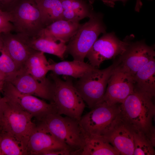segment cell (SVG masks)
I'll return each mask as SVG.
<instances>
[{
    "label": "cell",
    "instance_id": "obj_1",
    "mask_svg": "<svg viewBox=\"0 0 155 155\" xmlns=\"http://www.w3.org/2000/svg\"><path fill=\"white\" fill-rule=\"evenodd\" d=\"M152 98L135 88L119 105L120 117L135 130H151L154 128L152 122L155 114Z\"/></svg>",
    "mask_w": 155,
    "mask_h": 155
},
{
    "label": "cell",
    "instance_id": "obj_2",
    "mask_svg": "<svg viewBox=\"0 0 155 155\" xmlns=\"http://www.w3.org/2000/svg\"><path fill=\"white\" fill-rule=\"evenodd\" d=\"M1 114L0 126L1 131L15 138L21 144L27 155V145L30 135L36 124L32 115L1 97Z\"/></svg>",
    "mask_w": 155,
    "mask_h": 155
},
{
    "label": "cell",
    "instance_id": "obj_3",
    "mask_svg": "<svg viewBox=\"0 0 155 155\" xmlns=\"http://www.w3.org/2000/svg\"><path fill=\"white\" fill-rule=\"evenodd\" d=\"M49 77L53 83L52 100L57 114L80 121L85 107L84 102L71 80H62L52 72Z\"/></svg>",
    "mask_w": 155,
    "mask_h": 155
},
{
    "label": "cell",
    "instance_id": "obj_4",
    "mask_svg": "<svg viewBox=\"0 0 155 155\" xmlns=\"http://www.w3.org/2000/svg\"><path fill=\"white\" fill-rule=\"evenodd\" d=\"M8 11L17 34L36 37L45 27L35 0H16Z\"/></svg>",
    "mask_w": 155,
    "mask_h": 155
},
{
    "label": "cell",
    "instance_id": "obj_5",
    "mask_svg": "<svg viewBox=\"0 0 155 155\" xmlns=\"http://www.w3.org/2000/svg\"><path fill=\"white\" fill-rule=\"evenodd\" d=\"M89 20L81 24L75 34L67 45L66 53L74 60L84 61L86 55L101 33L106 32L103 15L94 11Z\"/></svg>",
    "mask_w": 155,
    "mask_h": 155
},
{
    "label": "cell",
    "instance_id": "obj_6",
    "mask_svg": "<svg viewBox=\"0 0 155 155\" xmlns=\"http://www.w3.org/2000/svg\"><path fill=\"white\" fill-rule=\"evenodd\" d=\"M42 123L58 140L64 143L77 155H80L85 143V137L79 121L62 116L57 113L47 115L38 120Z\"/></svg>",
    "mask_w": 155,
    "mask_h": 155
},
{
    "label": "cell",
    "instance_id": "obj_7",
    "mask_svg": "<svg viewBox=\"0 0 155 155\" xmlns=\"http://www.w3.org/2000/svg\"><path fill=\"white\" fill-rule=\"evenodd\" d=\"M118 64L117 60L104 69L94 68L79 78L74 85L89 108L92 109L102 100L109 80Z\"/></svg>",
    "mask_w": 155,
    "mask_h": 155
},
{
    "label": "cell",
    "instance_id": "obj_8",
    "mask_svg": "<svg viewBox=\"0 0 155 155\" xmlns=\"http://www.w3.org/2000/svg\"><path fill=\"white\" fill-rule=\"evenodd\" d=\"M120 112L117 104L110 105L102 101L98 103L90 111L82 116L79 121L84 137L103 135Z\"/></svg>",
    "mask_w": 155,
    "mask_h": 155
},
{
    "label": "cell",
    "instance_id": "obj_9",
    "mask_svg": "<svg viewBox=\"0 0 155 155\" xmlns=\"http://www.w3.org/2000/svg\"><path fill=\"white\" fill-rule=\"evenodd\" d=\"M2 93L6 100L29 113L37 120L49 114L57 113L53 103H48L33 95L21 92L9 82H4Z\"/></svg>",
    "mask_w": 155,
    "mask_h": 155
},
{
    "label": "cell",
    "instance_id": "obj_10",
    "mask_svg": "<svg viewBox=\"0 0 155 155\" xmlns=\"http://www.w3.org/2000/svg\"><path fill=\"white\" fill-rule=\"evenodd\" d=\"M129 42L120 40L113 33L105 32L95 42L86 57L92 66L97 68L104 61L121 55Z\"/></svg>",
    "mask_w": 155,
    "mask_h": 155
},
{
    "label": "cell",
    "instance_id": "obj_11",
    "mask_svg": "<svg viewBox=\"0 0 155 155\" xmlns=\"http://www.w3.org/2000/svg\"><path fill=\"white\" fill-rule=\"evenodd\" d=\"M118 65L109 80L100 101L110 105L121 103L133 92L135 88L134 76L123 70Z\"/></svg>",
    "mask_w": 155,
    "mask_h": 155
},
{
    "label": "cell",
    "instance_id": "obj_12",
    "mask_svg": "<svg viewBox=\"0 0 155 155\" xmlns=\"http://www.w3.org/2000/svg\"><path fill=\"white\" fill-rule=\"evenodd\" d=\"M155 56L154 48L144 42H129L125 51L119 56L118 66L134 76L144 65L155 59Z\"/></svg>",
    "mask_w": 155,
    "mask_h": 155
},
{
    "label": "cell",
    "instance_id": "obj_13",
    "mask_svg": "<svg viewBox=\"0 0 155 155\" xmlns=\"http://www.w3.org/2000/svg\"><path fill=\"white\" fill-rule=\"evenodd\" d=\"M5 81L11 83L21 92L51 101L53 83L49 77L39 81L21 69Z\"/></svg>",
    "mask_w": 155,
    "mask_h": 155
},
{
    "label": "cell",
    "instance_id": "obj_14",
    "mask_svg": "<svg viewBox=\"0 0 155 155\" xmlns=\"http://www.w3.org/2000/svg\"><path fill=\"white\" fill-rule=\"evenodd\" d=\"M135 130L120 117V113L103 136L120 154L133 155Z\"/></svg>",
    "mask_w": 155,
    "mask_h": 155
},
{
    "label": "cell",
    "instance_id": "obj_15",
    "mask_svg": "<svg viewBox=\"0 0 155 155\" xmlns=\"http://www.w3.org/2000/svg\"><path fill=\"white\" fill-rule=\"evenodd\" d=\"M38 121V123L36 125L29 137L27 155H40L44 152L50 150L64 149L73 150L57 138L42 123Z\"/></svg>",
    "mask_w": 155,
    "mask_h": 155
},
{
    "label": "cell",
    "instance_id": "obj_16",
    "mask_svg": "<svg viewBox=\"0 0 155 155\" xmlns=\"http://www.w3.org/2000/svg\"><path fill=\"white\" fill-rule=\"evenodd\" d=\"M4 46L10 57L20 69L36 50L28 46L19 34L11 32L0 35Z\"/></svg>",
    "mask_w": 155,
    "mask_h": 155
},
{
    "label": "cell",
    "instance_id": "obj_17",
    "mask_svg": "<svg viewBox=\"0 0 155 155\" xmlns=\"http://www.w3.org/2000/svg\"><path fill=\"white\" fill-rule=\"evenodd\" d=\"M80 25L78 22L59 20L46 26L38 36L66 43L75 34Z\"/></svg>",
    "mask_w": 155,
    "mask_h": 155
},
{
    "label": "cell",
    "instance_id": "obj_18",
    "mask_svg": "<svg viewBox=\"0 0 155 155\" xmlns=\"http://www.w3.org/2000/svg\"><path fill=\"white\" fill-rule=\"evenodd\" d=\"M48 67L49 71L57 75L70 76L75 78H80L95 67L90 64L74 60L64 61L58 63L50 61Z\"/></svg>",
    "mask_w": 155,
    "mask_h": 155
},
{
    "label": "cell",
    "instance_id": "obj_19",
    "mask_svg": "<svg viewBox=\"0 0 155 155\" xmlns=\"http://www.w3.org/2000/svg\"><path fill=\"white\" fill-rule=\"evenodd\" d=\"M135 88L152 98L155 94V60L144 65L134 76Z\"/></svg>",
    "mask_w": 155,
    "mask_h": 155
},
{
    "label": "cell",
    "instance_id": "obj_20",
    "mask_svg": "<svg viewBox=\"0 0 155 155\" xmlns=\"http://www.w3.org/2000/svg\"><path fill=\"white\" fill-rule=\"evenodd\" d=\"M63 9V19L79 22L93 12L91 4L84 0H60Z\"/></svg>",
    "mask_w": 155,
    "mask_h": 155
},
{
    "label": "cell",
    "instance_id": "obj_21",
    "mask_svg": "<svg viewBox=\"0 0 155 155\" xmlns=\"http://www.w3.org/2000/svg\"><path fill=\"white\" fill-rule=\"evenodd\" d=\"M20 35L27 44L34 50L55 55L61 59H64L67 48L65 43H57L40 36L33 38Z\"/></svg>",
    "mask_w": 155,
    "mask_h": 155
},
{
    "label": "cell",
    "instance_id": "obj_22",
    "mask_svg": "<svg viewBox=\"0 0 155 155\" xmlns=\"http://www.w3.org/2000/svg\"><path fill=\"white\" fill-rule=\"evenodd\" d=\"M81 155H118V151L102 136H89L85 137Z\"/></svg>",
    "mask_w": 155,
    "mask_h": 155
},
{
    "label": "cell",
    "instance_id": "obj_23",
    "mask_svg": "<svg viewBox=\"0 0 155 155\" xmlns=\"http://www.w3.org/2000/svg\"><path fill=\"white\" fill-rule=\"evenodd\" d=\"M43 52L36 51L26 61L22 69L39 81L45 80L49 64Z\"/></svg>",
    "mask_w": 155,
    "mask_h": 155
},
{
    "label": "cell",
    "instance_id": "obj_24",
    "mask_svg": "<svg viewBox=\"0 0 155 155\" xmlns=\"http://www.w3.org/2000/svg\"><path fill=\"white\" fill-rule=\"evenodd\" d=\"M155 128L144 132L135 130L133 155H154Z\"/></svg>",
    "mask_w": 155,
    "mask_h": 155
},
{
    "label": "cell",
    "instance_id": "obj_25",
    "mask_svg": "<svg viewBox=\"0 0 155 155\" xmlns=\"http://www.w3.org/2000/svg\"><path fill=\"white\" fill-rule=\"evenodd\" d=\"M46 26L63 19V9L60 0H35Z\"/></svg>",
    "mask_w": 155,
    "mask_h": 155
},
{
    "label": "cell",
    "instance_id": "obj_26",
    "mask_svg": "<svg viewBox=\"0 0 155 155\" xmlns=\"http://www.w3.org/2000/svg\"><path fill=\"white\" fill-rule=\"evenodd\" d=\"M20 70L6 51L0 37V77L5 81Z\"/></svg>",
    "mask_w": 155,
    "mask_h": 155
},
{
    "label": "cell",
    "instance_id": "obj_27",
    "mask_svg": "<svg viewBox=\"0 0 155 155\" xmlns=\"http://www.w3.org/2000/svg\"><path fill=\"white\" fill-rule=\"evenodd\" d=\"M0 135L2 155H25L21 144L12 135L2 131Z\"/></svg>",
    "mask_w": 155,
    "mask_h": 155
},
{
    "label": "cell",
    "instance_id": "obj_28",
    "mask_svg": "<svg viewBox=\"0 0 155 155\" xmlns=\"http://www.w3.org/2000/svg\"><path fill=\"white\" fill-rule=\"evenodd\" d=\"M11 15L8 11L0 9V35L4 33L14 31Z\"/></svg>",
    "mask_w": 155,
    "mask_h": 155
},
{
    "label": "cell",
    "instance_id": "obj_29",
    "mask_svg": "<svg viewBox=\"0 0 155 155\" xmlns=\"http://www.w3.org/2000/svg\"><path fill=\"white\" fill-rule=\"evenodd\" d=\"M74 151L70 149H64L45 151L42 153V155H73Z\"/></svg>",
    "mask_w": 155,
    "mask_h": 155
},
{
    "label": "cell",
    "instance_id": "obj_30",
    "mask_svg": "<svg viewBox=\"0 0 155 155\" xmlns=\"http://www.w3.org/2000/svg\"><path fill=\"white\" fill-rule=\"evenodd\" d=\"M16 0H0V9L8 11Z\"/></svg>",
    "mask_w": 155,
    "mask_h": 155
},
{
    "label": "cell",
    "instance_id": "obj_31",
    "mask_svg": "<svg viewBox=\"0 0 155 155\" xmlns=\"http://www.w3.org/2000/svg\"><path fill=\"white\" fill-rule=\"evenodd\" d=\"M4 81L0 77V92H2L3 87Z\"/></svg>",
    "mask_w": 155,
    "mask_h": 155
},
{
    "label": "cell",
    "instance_id": "obj_32",
    "mask_svg": "<svg viewBox=\"0 0 155 155\" xmlns=\"http://www.w3.org/2000/svg\"><path fill=\"white\" fill-rule=\"evenodd\" d=\"M0 141H1V136L0 135V155H2V151L1 150V146H0Z\"/></svg>",
    "mask_w": 155,
    "mask_h": 155
},
{
    "label": "cell",
    "instance_id": "obj_33",
    "mask_svg": "<svg viewBox=\"0 0 155 155\" xmlns=\"http://www.w3.org/2000/svg\"><path fill=\"white\" fill-rule=\"evenodd\" d=\"M1 97L0 96V100ZM1 106L0 103V118L1 115Z\"/></svg>",
    "mask_w": 155,
    "mask_h": 155
},
{
    "label": "cell",
    "instance_id": "obj_34",
    "mask_svg": "<svg viewBox=\"0 0 155 155\" xmlns=\"http://www.w3.org/2000/svg\"><path fill=\"white\" fill-rule=\"evenodd\" d=\"M1 127L0 126V133H1Z\"/></svg>",
    "mask_w": 155,
    "mask_h": 155
},
{
    "label": "cell",
    "instance_id": "obj_35",
    "mask_svg": "<svg viewBox=\"0 0 155 155\" xmlns=\"http://www.w3.org/2000/svg\"><path fill=\"white\" fill-rule=\"evenodd\" d=\"M113 1H117V0H113ZM122 0V1H124V0Z\"/></svg>",
    "mask_w": 155,
    "mask_h": 155
}]
</instances>
